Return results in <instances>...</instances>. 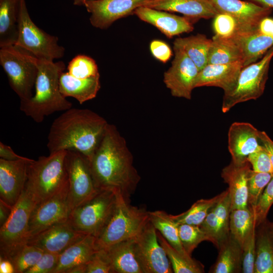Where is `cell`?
<instances>
[{
  "label": "cell",
  "instance_id": "cell-15",
  "mask_svg": "<svg viewBox=\"0 0 273 273\" xmlns=\"http://www.w3.org/2000/svg\"><path fill=\"white\" fill-rule=\"evenodd\" d=\"M151 0H86L83 5L90 14L89 21L95 27L105 29L115 21L133 14L139 7Z\"/></svg>",
  "mask_w": 273,
  "mask_h": 273
},
{
  "label": "cell",
  "instance_id": "cell-27",
  "mask_svg": "<svg viewBox=\"0 0 273 273\" xmlns=\"http://www.w3.org/2000/svg\"><path fill=\"white\" fill-rule=\"evenodd\" d=\"M100 78V74L81 79L63 72L59 79L60 90L65 97H72L82 104L96 97L101 88Z\"/></svg>",
  "mask_w": 273,
  "mask_h": 273
},
{
  "label": "cell",
  "instance_id": "cell-33",
  "mask_svg": "<svg viewBox=\"0 0 273 273\" xmlns=\"http://www.w3.org/2000/svg\"><path fill=\"white\" fill-rule=\"evenodd\" d=\"M238 61L243 62V55L235 41L231 37L214 35L212 38L208 64H229Z\"/></svg>",
  "mask_w": 273,
  "mask_h": 273
},
{
  "label": "cell",
  "instance_id": "cell-31",
  "mask_svg": "<svg viewBox=\"0 0 273 273\" xmlns=\"http://www.w3.org/2000/svg\"><path fill=\"white\" fill-rule=\"evenodd\" d=\"M212 39L205 35L197 34L188 37L176 38L173 47L183 51L201 70L207 64Z\"/></svg>",
  "mask_w": 273,
  "mask_h": 273
},
{
  "label": "cell",
  "instance_id": "cell-40",
  "mask_svg": "<svg viewBox=\"0 0 273 273\" xmlns=\"http://www.w3.org/2000/svg\"><path fill=\"white\" fill-rule=\"evenodd\" d=\"M68 73L77 78H87L100 74L96 61L89 56L78 55L69 62Z\"/></svg>",
  "mask_w": 273,
  "mask_h": 273
},
{
  "label": "cell",
  "instance_id": "cell-19",
  "mask_svg": "<svg viewBox=\"0 0 273 273\" xmlns=\"http://www.w3.org/2000/svg\"><path fill=\"white\" fill-rule=\"evenodd\" d=\"M259 131L248 122L233 123L228 131V149L232 160L240 163L247 160L248 156L260 149Z\"/></svg>",
  "mask_w": 273,
  "mask_h": 273
},
{
  "label": "cell",
  "instance_id": "cell-20",
  "mask_svg": "<svg viewBox=\"0 0 273 273\" xmlns=\"http://www.w3.org/2000/svg\"><path fill=\"white\" fill-rule=\"evenodd\" d=\"M133 14L142 21L156 27L169 38L194 30L193 23L189 19L166 11L141 6L138 8Z\"/></svg>",
  "mask_w": 273,
  "mask_h": 273
},
{
  "label": "cell",
  "instance_id": "cell-44",
  "mask_svg": "<svg viewBox=\"0 0 273 273\" xmlns=\"http://www.w3.org/2000/svg\"><path fill=\"white\" fill-rule=\"evenodd\" d=\"M256 225L250 231L242 247V270L244 273H254L256 252Z\"/></svg>",
  "mask_w": 273,
  "mask_h": 273
},
{
  "label": "cell",
  "instance_id": "cell-50",
  "mask_svg": "<svg viewBox=\"0 0 273 273\" xmlns=\"http://www.w3.org/2000/svg\"><path fill=\"white\" fill-rule=\"evenodd\" d=\"M259 138L261 145L266 150L273 167V141L264 131H259Z\"/></svg>",
  "mask_w": 273,
  "mask_h": 273
},
{
  "label": "cell",
  "instance_id": "cell-39",
  "mask_svg": "<svg viewBox=\"0 0 273 273\" xmlns=\"http://www.w3.org/2000/svg\"><path fill=\"white\" fill-rule=\"evenodd\" d=\"M178 229L182 246L190 256L200 243L210 241L209 237L200 225L181 224H178Z\"/></svg>",
  "mask_w": 273,
  "mask_h": 273
},
{
  "label": "cell",
  "instance_id": "cell-17",
  "mask_svg": "<svg viewBox=\"0 0 273 273\" xmlns=\"http://www.w3.org/2000/svg\"><path fill=\"white\" fill-rule=\"evenodd\" d=\"M31 160L27 157L13 161L0 158V199L13 207L24 189Z\"/></svg>",
  "mask_w": 273,
  "mask_h": 273
},
{
  "label": "cell",
  "instance_id": "cell-48",
  "mask_svg": "<svg viewBox=\"0 0 273 273\" xmlns=\"http://www.w3.org/2000/svg\"><path fill=\"white\" fill-rule=\"evenodd\" d=\"M150 50L154 58L164 63H166L172 55L170 47L160 40H152L150 44Z\"/></svg>",
  "mask_w": 273,
  "mask_h": 273
},
{
  "label": "cell",
  "instance_id": "cell-28",
  "mask_svg": "<svg viewBox=\"0 0 273 273\" xmlns=\"http://www.w3.org/2000/svg\"><path fill=\"white\" fill-rule=\"evenodd\" d=\"M105 250L113 273H144L135 255L134 239L122 241Z\"/></svg>",
  "mask_w": 273,
  "mask_h": 273
},
{
  "label": "cell",
  "instance_id": "cell-22",
  "mask_svg": "<svg viewBox=\"0 0 273 273\" xmlns=\"http://www.w3.org/2000/svg\"><path fill=\"white\" fill-rule=\"evenodd\" d=\"M242 61L229 64H208L199 71L195 88L201 86H215L221 88L224 94L234 87L241 70Z\"/></svg>",
  "mask_w": 273,
  "mask_h": 273
},
{
  "label": "cell",
  "instance_id": "cell-42",
  "mask_svg": "<svg viewBox=\"0 0 273 273\" xmlns=\"http://www.w3.org/2000/svg\"><path fill=\"white\" fill-rule=\"evenodd\" d=\"M273 204V176L253 208L256 227L266 221L268 211Z\"/></svg>",
  "mask_w": 273,
  "mask_h": 273
},
{
  "label": "cell",
  "instance_id": "cell-54",
  "mask_svg": "<svg viewBox=\"0 0 273 273\" xmlns=\"http://www.w3.org/2000/svg\"><path fill=\"white\" fill-rule=\"evenodd\" d=\"M86 264H80L73 266L68 270L66 273H86Z\"/></svg>",
  "mask_w": 273,
  "mask_h": 273
},
{
  "label": "cell",
  "instance_id": "cell-24",
  "mask_svg": "<svg viewBox=\"0 0 273 273\" xmlns=\"http://www.w3.org/2000/svg\"><path fill=\"white\" fill-rule=\"evenodd\" d=\"M145 6L180 13L192 23L214 18L219 13L210 0H151Z\"/></svg>",
  "mask_w": 273,
  "mask_h": 273
},
{
  "label": "cell",
  "instance_id": "cell-38",
  "mask_svg": "<svg viewBox=\"0 0 273 273\" xmlns=\"http://www.w3.org/2000/svg\"><path fill=\"white\" fill-rule=\"evenodd\" d=\"M43 252L40 248L26 244L9 259L14 266L16 273H25L37 263Z\"/></svg>",
  "mask_w": 273,
  "mask_h": 273
},
{
  "label": "cell",
  "instance_id": "cell-34",
  "mask_svg": "<svg viewBox=\"0 0 273 273\" xmlns=\"http://www.w3.org/2000/svg\"><path fill=\"white\" fill-rule=\"evenodd\" d=\"M265 222L256 233L254 273H273V245Z\"/></svg>",
  "mask_w": 273,
  "mask_h": 273
},
{
  "label": "cell",
  "instance_id": "cell-9",
  "mask_svg": "<svg viewBox=\"0 0 273 273\" xmlns=\"http://www.w3.org/2000/svg\"><path fill=\"white\" fill-rule=\"evenodd\" d=\"M116 200L114 191L99 190L93 197L75 208L69 219L77 230L96 238L111 216Z\"/></svg>",
  "mask_w": 273,
  "mask_h": 273
},
{
  "label": "cell",
  "instance_id": "cell-4",
  "mask_svg": "<svg viewBox=\"0 0 273 273\" xmlns=\"http://www.w3.org/2000/svg\"><path fill=\"white\" fill-rule=\"evenodd\" d=\"M66 153L64 150L50 153L28 163L24 188L31 194L36 204L48 199L69 183Z\"/></svg>",
  "mask_w": 273,
  "mask_h": 273
},
{
  "label": "cell",
  "instance_id": "cell-37",
  "mask_svg": "<svg viewBox=\"0 0 273 273\" xmlns=\"http://www.w3.org/2000/svg\"><path fill=\"white\" fill-rule=\"evenodd\" d=\"M158 240L165 250L175 273L204 272L203 265L198 261L190 260L174 249L157 230Z\"/></svg>",
  "mask_w": 273,
  "mask_h": 273
},
{
  "label": "cell",
  "instance_id": "cell-8",
  "mask_svg": "<svg viewBox=\"0 0 273 273\" xmlns=\"http://www.w3.org/2000/svg\"><path fill=\"white\" fill-rule=\"evenodd\" d=\"M18 34L15 45L40 60L54 61L64 56L65 49L58 44V38L39 28L31 19L25 0L21 1Z\"/></svg>",
  "mask_w": 273,
  "mask_h": 273
},
{
  "label": "cell",
  "instance_id": "cell-46",
  "mask_svg": "<svg viewBox=\"0 0 273 273\" xmlns=\"http://www.w3.org/2000/svg\"><path fill=\"white\" fill-rule=\"evenodd\" d=\"M86 273H113L106 251L99 249L86 264Z\"/></svg>",
  "mask_w": 273,
  "mask_h": 273
},
{
  "label": "cell",
  "instance_id": "cell-47",
  "mask_svg": "<svg viewBox=\"0 0 273 273\" xmlns=\"http://www.w3.org/2000/svg\"><path fill=\"white\" fill-rule=\"evenodd\" d=\"M59 254L44 251L37 263L25 273H52L57 265Z\"/></svg>",
  "mask_w": 273,
  "mask_h": 273
},
{
  "label": "cell",
  "instance_id": "cell-51",
  "mask_svg": "<svg viewBox=\"0 0 273 273\" xmlns=\"http://www.w3.org/2000/svg\"><path fill=\"white\" fill-rule=\"evenodd\" d=\"M257 30L262 33L273 34V18L268 16L263 18L259 22Z\"/></svg>",
  "mask_w": 273,
  "mask_h": 273
},
{
  "label": "cell",
  "instance_id": "cell-32",
  "mask_svg": "<svg viewBox=\"0 0 273 273\" xmlns=\"http://www.w3.org/2000/svg\"><path fill=\"white\" fill-rule=\"evenodd\" d=\"M149 213L150 222L168 243L188 259L194 260L183 248L179 237L178 225L172 219L171 215L162 210L149 211Z\"/></svg>",
  "mask_w": 273,
  "mask_h": 273
},
{
  "label": "cell",
  "instance_id": "cell-26",
  "mask_svg": "<svg viewBox=\"0 0 273 273\" xmlns=\"http://www.w3.org/2000/svg\"><path fill=\"white\" fill-rule=\"evenodd\" d=\"M98 250L96 244V238L92 235H86L59 254L57 265L52 273H66L73 266L87 264Z\"/></svg>",
  "mask_w": 273,
  "mask_h": 273
},
{
  "label": "cell",
  "instance_id": "cell-25",
  "mask_svg": "<svg viewBox=\"0 0 273 273\" xmlns=\"http://www.w3.org/2000/svg\"><path fill=\"white\" fill-rule=\"evenodd\" d=\"M231 38L242 51L243 67L256 62L273 47V34L261 33L257 28L238 32Z\"/></svg>",
  "mask_w": 273,
  "mask_h": 273
},
{
  "label": "cell",
  "instance_id": "cell-5",
  "mask_svg": "<svg viewBox=\"0 0 273 273\" xmlns=\"http://www.w3.org/2000/svg\"><path fill=\"white\" fill-rule=\"evenodd\" d=\"M116 195L114 210L96 238L98 249L106 250L122 241L134 239L149 221V211L131 205L121 194Z\"/></svg>",
  "mask_w": 273,
  "mask_h": 273
},
{
  "label": "cell",
  "instance_id": "cell-10",
  "mask_svg": "<svg viewBox=\"0 0 273 273\" xmlns=\"http://www.w3.org/2000/svg\"><path fill=\"white\" fill-rule=\"evenodd\" d=\"M35 205L32 195L24 188L9 219L0 227L1 257L9 259L27 244L29 218Z\"/></svg>",
  "mask_w": 273,
  "mask_h": 273
},
{
  "label": "cell",
  "instance_id": "cell-45",
  "mask_svg": "<svg viewBox=\"0 0 273 273\" xmlns=\"http://www.w3.org/2000/svg\"><path fill=\"white\" fill-rule=\"evenodd\" d=\"M247 160L254 171L268 172L273 174V167L269 156L262 145L260 149L250 154Z\"/></svg>",
  "mask_w": 273,
  "mask_h": 273
},
{
  "label": "cell",
  "instance_id": "cell-36",
  "mask_svg": "<svg viewBox=\"0 0 273 273\" xmlns=\"http://www.w3.org/2000/svg\"><path fill=\"white\" fill-rule=\"evenodd\" d=\"M225 190L208 199H200L194 203L186 211L176 215H171L172 219L178 224H188L200 225L211 208L222 197Z\"/></svg>",
  "mask_w": 273,
  "mask_h": 273
},
{
  "label": "cell",
  "instance_id": "cell-13",
  "mask_svg": "<svg viewBox=\"0 0 273 273\" xmlns=\"http://www.w3.org/2000/svg\"><path fill=\"white\" fill-rule=\"evenodd\" d=\"M68 195L69 183L48 199L35 205L29 218L28 240L51 225L69 218Z\"/></svg>",
  "mask_w": 273,
  "mask_h": 273
},
{
  "label": "cell",
  "instance_id": "cell-12",
  "mask_svg": "<svg viewBox=\"0 0 273 273\" xmlns=\"http://www.w3.org/2000/svg\"><path fill=\"white\" fill-rule=\"evenodd\" d=\"M134 247L144 273L173 272L169 259L158 240L157 230L150 220L134 238Z\"/></svg>",
  "mask_w": 273,
  "mask_h": 273
},
{
  "label": "cell",
  "instance_id": "cell-7",
  "mask_svg": "<svg viewBox=\"0 0 273 273\" xmlns=\"http://www.w3.org/2000/svg\"><path fill=\"white\" fill-rule=\"evenodd\" d=\"M272 57L273 47L258 62L242 69L234 87L230 92L224 94L221 107L223 113L228 112L238 104L256 100L263 94Z\"/></svg>",
  "mask_w": 273,
  "mask_h": 273
},
{
  "label": "cell",
  "instance_id": "cell-41",
  "mask_svg": "<svg viewBox=\"0 0 273 273\" xmlns=\"http://www.w3.org/2000/svg\"><path fill=\"white\" fill-rule=\"evenodd\" d=\"M273 174L268 172H259L251 170L248 180V206L253 208L259 198L271 179Z\"/></svg>",
  "mask_w": 273,
  "mask_h": 273
},
{
  "label": "cell",
  "instance_id": "cell-53",
  "mask_svg": "<svg viewBox=\"0 0 273 273\" xmlns=\"http://www.w3.org/2000/svg\"><path fill=\"white\" fill-rule=\"evenodd\" d=\"M0 273H16L14 266L10 259L0 257Z\"/></svg>",
  "mask_w": 273,
  "mask_h": 273
},
{
  "label": "cell",
  "instance_id": "cell-2",
  "mask_svg": "<svg viewBox=\"0 0 273 273\" xmlns=\"http://www.w3.org/2000/svg\"><path fill=\"white\" fill-rule=\"evenodd\" d=\"M108 124L105 118L89 109L71 108L56 118L50 127L47 143L50 153L75 151L89 162Z\"/></svg>",
  "mask_w": 273,
  "mask_h": 273
},
{
  "label": "cell",
  "instance_id": "cell-1",
  "mask_svg": "<svg viewBox=\"0 0 273 273\" xmlns=\"http://www.w3.org/2000/svg\"><path fill=\"white\" fill-rule=\"evenodd\" d=\"M88 163L97 189L113 191L129 201L141 177L125 139L114 125L108 123Z\"/></svg>",
  "mask_w": 273,
  "mask_h": 273
},
{
  "label": "cell",
  "instance_id": "cell-52",
  "mask_svg": "<svg viewBox=\"0 0 273 273\" xmlns=\"http://www.w3.org/2000/svg\"><path fill=\"white\" fill-rule=\"evenodd\" d=\"M13 207L0 199V227L9 219Z\"/></svg>",
  "mask_w": 273,
  "mask_h": 273
},
{
  "label": "cell",
  "instance_id": "cell-57",
  "mask_svg": "<svg viewBox=\"0 0 273 273\" xmlns=\"http://www.w3.org/2000/svg\"><path fill=\"white\" fill-rule=\"evenodd\" d=\"M73 4L78 6H83L84 2L86 0H72Z\"/></svg>",
  "mask_w": 273,
  "mask_h": 273
},
{
  "label": "cell",
  "instance_id": "cell-29",
  "mask_svg": "<svg viewBox=\"0 0 273 273\" xmlns=\"http://www.w3.org/2000/svg\"><path fill=\"white\" fill-rule=\"evenodd\" d=\"M215 264L209 270L213 273H236L242 270L243 250L230 233L220 245Z\"/></svg>",
  "mask_w": 273,
  "mask_h": 273
},
{
  "label": "cell",
  "instance_id": "cell-16",
  "mask_svg": "<svg viewBox=\"0 0 273 273\" xmlns=\"http://www.w3.org/2000/svg\"><path fill=\"white\" fill-rule=\"evenodd\" d=\"M86 235L77 230L68 218L32 236L27 244L35 246L44 252L60 254Z\"/></svg>",
  "mask_w": 273,
  "mask_h": 273
},
{
  "label": "cell",
  "instance_id": "cell-23",
  "mask_svg": "<svg viewBox=\"0 0 273 273\" xmlns=\"http://www.w3.org/2000/svg\"><path fill=\"white\" fill-rule=\"evenodd\" d=\"M231 200L227 189L222 197L211 208L200 225L217 248L230 235V216Z\"/></svg>",
  "mask_w": 273,
  "mask_h": 273
},
{
  "label": "cell",
  "instance_id": "cell-6",
  "mask_svg": "<svg viewBox=\"0 0 273 273\" xmlns=\"http://www.w3.org/2000/svg\"><path fill=\"white\" fill-rule=\"evenodd\" d=\"M0 64L20 101L31 98L38 73V59L16 45L1 48Z\"/></svg>",
  "mask_w": 273,
  "mask_h": 273
},
{
  "label": "cell",
  "instance_id": "cell-3",
  "mask_svg": "<svg viewBox=\"0 0 273 273\" xmlns=\"http://www.w3.org/2000/svg\"><path fill=\"white\" fill-rule=\"evenodd\" d=\"M65 69L63 61L55 62L38 59L35 94L28 100L20 101V109L25 115L40 123L46 116L72 108V103L60 90V77Z\"/></svg>",
  "mask_w": 273,
  "mask_h": 273
},
{
  "label": "cell",
  "instance_id": "cell-14",
  "mask_svg": "<svg viewBox=\"0 0 273 273\" xmlns=\"http://www.w3.org/2000/svg\"><path fill=\"white\" fill-rule=\"evenodd\" d=\"M173 50L174 58L164 73V83L172 96L191 100L199 70L183 51L174 47Z\"/></svg>",
  "mask_w": 273,
  "mask_h": 273
},
{
  "label": "cell",
  "instance_id": "cell-21",
  "mask_svg": "<svg viewBox=\"0 0 273 273\" xmlns=\"http://www.w3.org/2000/svg\"><path fill=\"white\" fill-rule=\"evenodd\" d=\"M251 169L247 160L240 163L232 160L222 170L221 177L229 186L232 210L248 207V180Z\"/></svg>",
  "mask_w": 273,
  "mask_h": 273
},
{
  "label": "cell",
  "instance_id": "cell-43",
  "mask_svg": "<svg viewBox=\"0 0 273 273\" xmlns=\"http://www.w3.org/2000/svg\"><path fill=\"white\" fill-rule=\"evenodd\" d=\"M213 18V26L215 35L231 37L240 31L236 20L228 14L219 13Z\"/></svg>",
  "mask_w": 273,
  "mask_h": 273
},
{
  "label": "cell",
  "instance_id": "cell-11",
  "mask_svg": "<svg viewBox=\"0 0 273 273\" xmlns=\"http://www.w3.org/2000/svg\"><path fill=\"white\" fill-rule=\"evenodd\" d=\"M66 168L69 182L70 214L99 191L97 188L87 159L80 153L67 151Z\"/></svg>",
  "mask_w": 273,
  "mask_h": 273
},
{
  "label": "cell",
  "instance_id": "cell-49",
  "mask_svg": "<svg viewBox=\"0 0 273 273\" xmlns=\"http://www.w3.org/2000/svg\"><path fill=\"white\" fill-rule=\"evenodd\" d=\"M25 157H23L17 154L13 150L12 148L2 142H0V158L13 161L24 159Z\"/></svg>",
  "mask_w": 273,
  "mask_h": 273
},
{
  "label": "cell",
  "instance_id": "cell-18",
  "mask_svg": "<svg viewBox=\"0 0 273 273\" xmlns=\"http://www.w3.org/2000/svg\"><path fill=\"white\" fill-rule=\"evenodd\" d=\"M218 13L228 14L237 21L240 31L257 28L260 21L267 17L271 8L246 0H210Z\"/></svg>",
  "mask_w": 273,
  "mask_h": 273
},
{
  "label": "cell",
  "instance_id": "cell-35",
  "mask_svg": "<svg viewBox=\"0 0 273 273\" xmlns=\"http://www.w3.org/2000/svg\"><path fill=\"white\" fill-rule=\"evenodd\" d=\"M254 225L256 224L254 213L250 206L231 210L229 223L230 232L242 248Z\"/></svg>",
  "mask_w": 273,
  "mask_h": 273
},
{
  "label": "cell",
  "instance_id": "cell-30",
  "mask_svg": "<svg viewBox=\"0 0 273 273\" xmlns=\"http://www.w3.org/2000/svg\"><path fill=\"white\" fill-rule=\"evenodd\" d=\"M21 0H0V48L15 45Z\"/></svg>",
  "mask_w": 273,
  "mask_h": 273
},
{
  "label": "cell",
  "instance_id": "cell-56",
  "mask_svg": "<svg viewBox=\"0 0 273 273\" xmlns=\"http://www.w3.org/2000/svg\"><path fill=\"white\" fill-rule=\"evenodd\" d=\"M267 231L273 245V222H265Z\"/></svg>",
  "mask_w": 273,
  "mask_h": 273
},
{
  "label": "cell",
  "instance_id": "cell-55",
  "mask_svg": "<svg viewBox=\"0 0 273 273\" xmlns=\"http://www.w3.org/2000/svg\"><path fill=\"white\" fill-rule=\"evenodd\" d=\"M255 3L260 5L272 8H273V0H246Z\"/></svg>",
  "mask_w": 273,
  "mask_h": 273
}]
</instances>
